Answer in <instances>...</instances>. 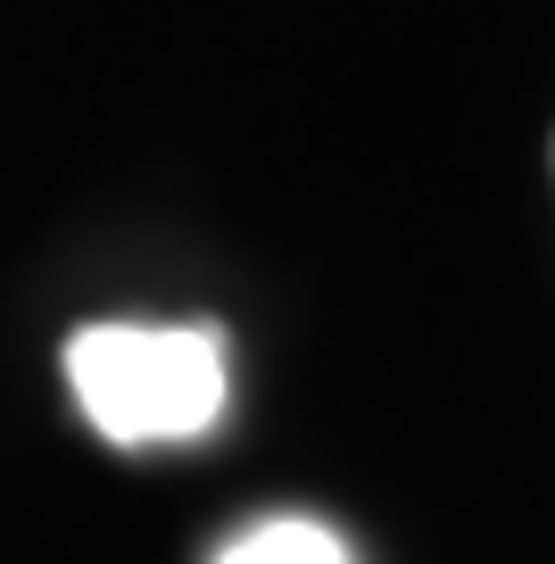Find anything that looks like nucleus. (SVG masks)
Returning <instances> with one entry per match:
<instances>
[{
    "mask_svg": "<svg viewBox=\"0 0 555 564\" xmlns=\"http://www.w3.org/2000/svg\"><path fill=\"white\" fill-rule=\"evenodd\" d=\"M216 564H357V556H348V540L331 523H315V514H265L241 540H225Z\"/></svg>",
    "mask_w": 555,
    "mask_h": 564,
    "instance_id": "nucleus-2",
    "label": "nucleus"
},
{
    "mask_svg": "<svg viewBox=\"0 0 555 564\" xmlns=\"http://www.w3.org/2000/svg\"><path fill=\"white\" fill-rule=\"evenodd\" d=\"M67 390L117 448L208 441L232 406V349L216 324H84L67 340Z\"/></svg>",
    "mask_w": 555,
    "mask_h": 564,
    "instance_id": "nucleus-1",
    "label": "nucleus"
}]
</instances>
